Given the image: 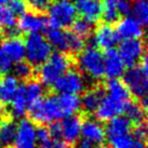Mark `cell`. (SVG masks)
<instances>
[{
  "label": "cell",
  "instance_id": "ee69618b",
  "mask_svg": "<svg viewBox=\"0 0 148 148\" xmlns=\"http://www.w3.org/2000/svg\"><path fill=\"white\" fill-rule=\"evenodd\" d=\"M11 0H0V5H7Z\"/></svg>",
  "mask_w": 148,
  "mask_h": 148
},
{
  "label": "cell",
  "instance_id": "f546056e",
  "mask_svg": "<svg viewBox=\"0 0 148 148\" xmlns=\"http://www.w3.org/2000/svg\"><path fill=\"white\" fill-rule=\"evenodd\" d=\"M133 17L140 24L145 26L148 22V3L147 0H134L132 2Z\"/></svg>",
  "mask_w": 148,
  "mask_h": 148
},
{
  "label": "cell",
  "instance_id": "4dcf8cb0",
  "mask_svg": "<svg viewBox=\"0 0 148 148\" xmlns=\"http://www.w3.org/2000/svg\"><path fill=\"white\" fill-rule=\"evenodd\" d=\"M93 24L94 23H92L89 20L81 16L75 20L71 27H73V32L76 35H78L79 37L84 39V38H88L91 36V34L93 32Z\"/></svg>",
  "mask_w": 148,
  "mask_h": 148
},
{
  "label": "cell",
  "instance_id": "83f0119b",
  "mask_svg": "<svg viewBox=\"0 0 148 148\" xmlns=\"http://www.w3.org/2000/svg\"><path fill=\"white\" fill-rule=\"evenodd\" d=\"M118 0H102V14L101 17L107 24H114L119 21V13L117 10Z\"/></svg>",
  "mask_w": 148,
  "mask_h": 148
},
{
  "label": "cell",
  "instance_id": "836d02e7",
  "mask_svg": "<svg viewBox=\"0 0 148 148\" xmlns=\"http://www.w3.org/2000/svg\"><path fill=\"white\" fill-rule=\"evenodd\" d=\"M53 143L48 127H40L37 129V144L40 148H49Z\"/></svg>",
  "mask_w": 148,
  "mask_h": 148
},
{
  "label": "cell",
  "instance_id": "7dc6e473",
  "mask_svg": "<svg viewBox=\"0 0 148 148\" xmlns=\"http://www.w3.org/2000/svg\"><path fill=\"white\" fill-rule=\"evenodd\" d=\"M0 148H7V147H4L3 145H1V144H0Z\"/></svg>",
  "mask_w": 148,
  "mask_h": 148
},
{
  "label": "cell",
  "instance_id": "7bdbcfd3",
  "mask_svg": "<svg viewBox=\"0 0 148 148\" xmlns=\"http://www.w3.org/2000/svg\"><path fill=\"white\" fill-rule=\"evenodd\" d=\"M136 148H146L144 142H137L136 140Z\"/></svg>",
  "mask_w": 148,
  "mask_h": 148
},
{
  "label": "cell",
  "instance_id": "2e32d148",
  "mask_svg": "<svg viewBox=\"0 0 148 148\" xmlns=\"http://www.w3.org/2000/svg\"><path fill=\"white\" fill-rule=\"evenodd\" d=\"M77 13L92 23H96L101 18L102 4L99 0H74Z\"/></svg>",
  "mask_w": 148,
  "mask_h": 148
},
{
  "label": "cell",
  "instance_id": "74e56055",
  "mask_svg": "<svg viewBox=\"0 0 148 148\" xmlns=\"http://www.w3.org/2000/svg\"><path fill=\"white\" fill-rule=\"evenodd\" d=\"M12 61L3 53V51L0 49V75H5L8 74L13 67Z\"/></svg>",
  "mask_w": 148,
  "mask_h": 148
},
{
  "label": "cell",
  "instance_id": "7c38bea8",
  "mask_svg": "<svg viewBox=\"0 0 148 148\" xmlns=\"http://www.w3.org/2000/svg\"><path fill=\"white\" fill-rule=\"evenodd\" d=\"M125 105L127 103L120 102L118 99H112L105 94L101 101V103L99 104L96 110L94 111L96 119L103 121V122H107L108 120L112 119L114 117L123 114Z\"/></svg>",
  "mask_w": 148,
  "mask_h": 148
},
{
  "label": "cell",
  "instance_id": "484cf974",
  "mask_svg": "<svg viewBox=\"0 0 148 148\" xmlns=\"http://www.w3.org/2000/svg\"><path fill=\"white\" fill-rule=\"evenodd\" d=\"M123 114L125 115L127 119L130 120L131 123H142L145 121L146 117V109L143 108V106L140 103L131 102L129 101L124 107Z\"/></svg>",
  "mask_w": 148,
  "mask_h": 148
},
{
  "label": "cell",
  "instance_id": "cb8c5ba5",
  "mask_svg": "<svg viewBox=\"0 0 148 148\" xmlns=\"http://www.w3.org/2000/svg\"><path fill=\"white\" fill-rule=\"evenodd\" d=\"M10 105H11V114L13 115V117L23 118L26 115V112L28 110L29 103L27 97H26L23 86H18V89H17L14 97L11 101Z\"/></svg>",
  "mask_w": 148,
  "mask_h": 148
},
{
  "label": "cell",
  "instance_id": "8d00e7d4",
  "mask_svg": "<svg viewBox=\"0 0 148 148\" xmlns=\"http://www.w3.org/2000/svg\"><path fill=\"white\" fill-rule=\"evenodd\" d=\"M132 137L137 142H145L147 137V127L144 122L137 123L132 131Z\"/></svg>",
  "mask_w": 148,
  "mask_h": 148
},
{
  "label": "cell",
  "instance_id": "4316f807",
  "mask_svg": "<svg viewBox=\"0 0 148 148\" xmlns=\"http://www.w3.org/2000/svg\"><path fill=\"white\" fill-rule=\"evenodd\" d=\"M16 133V124L12 120H3L0 124V144L4 147L11 146Z\"/></svg>",
  "mask_w": 148,
  "mask_h": 148
},
{
  "label": "cell",
  "instance_id": "b9f144b4",
  "mask_svg": "<svg viewBox=\"0 0 148 148\" xmlns=\"http://www.w3.org/2000/svg\"><path fill=\"white\" fill-rule=\"evenodd\" d=\"M49 148H71L69 144H67L65 142H61V140H53L52 145Z\"/></svg>",
  "mask_w": 148,
  "mask_h": 148
},
{
  "label": "cell",
  "instance_id": "60d3db41",
  "mask_svg": "<svg viewBox=\"0 0 148 148\" xmlns=\"http://www.w3.org/2000/svg\"><path fill=\"white\" fill-rule=\"evenodd\" d=\"M94 145L95 144H93L91 140H86L84 137L76 142V148H94Z\"/></svg>",
  "mask_w": 148,
  "mask_h": 148
},
{
  "label": "cell",
  "instance_id": "f1b7e54d",
  "mask_svg": "<svg viewBox=\"0 0 148 148\" xmlns=\"http://www.w3.org/2000/svg\"><path fill=\"white\" fill-rule=\"evenodd\" d=\"M23 86H24L26 97L28 99L29 106L43 96V93H45L43 84L37 81V80H30L29 79L25 84H23Z\"/></svg>",
  "mask_w": 148,
  "mask_h": 148
},
{
  "label": "cell",
  "instance_id": "6da1fadb",
  "mask_svg": "<svg viewBox=\"0 0 148 148\" xmlns=\"http://www.w3.org/2000/svg\"><path fill=\"white\" fill-rule=\"evenodd\" d=\"M73 61L67 53L52 52L49 58L39 68V79L43 86H53L54 82L70 68Z\"/></svg>",
  "mask_w": 148,
  "mask_h": 148
},
{
  "label": "cell",
  "instance_id": "d6a6232c",
  "mask_svg": "<svg viewBox=\"0 0 148 148\" xmlns=\"http://www.w3.org/2000/svg\"><path fill=\"white\" fill-rule=\"evenodd\" d=\"M13 71H14V76L17 79H22V80H29L32 79L34 75V66H32L27 61H20V62L15 63L13 65Z\"/></svg>",
  "mask_w": 148,
  "mask_h": 148
},
{
  "label": "cell",
  "instance_id": "ab89813d",
  "mask_svg": "<svg viewBox=\"0 0 148 148\" xmlns=\"http://www.w3.org/2000/svg\"><path fill=\"white\" fill-rule=\"evenodd\" d=\"M49 127H48V130H49V133L51 137L55 140H58L60 138H62V125H61V122L56 120V121H53V122H51L49 123Z\"/></svg>",
  "mask_w": 148,
  "mask_h": 148
},
{
  "label": "cell",
  "instance_id": "d4e9b609",
  "mask_svg": "<svg viewBox=\"0 0 148 148\" xmlns=\"http://www.w3.org/2000/svg\"><path fill=\"white\" fill-rule=\"evenodd\" d=\"M58 101L64 117L75 115L81 108V106H80V97L76 94L60 93V95L58 96Z\"/></svg>",
  "mask_w": 148,
  "mask_h": 148
},
{
  "label": "cell",
  "instance_id": "52a82bcc",
  "mask_svg": "<svg viewBox=\"0 0 148 148\" xmlns=\"http://www.w3.org/2000/svg\"><path fill=\"white\" fill-rule=\"evenodd\" d=\"M25 58L32 66H40L52 54V45L40 34H30L24 42Z\"/></svg>",
  "mask_w": 148,
  "mask_h": 148
},
{
  "label": "cell",
  "instance_id": "5bb4252c",
  "mask_svg": "<svg viewBox=\"0 0 148 148\" xmlns=\"http://www.w3.org/2000/svg\"><path fill=\"white\" fill-rule=\"evenodd\" d=\"M104 55V76L108 79H119L125 71V65L118 51L114 48L105 50Z\"/></svg>",
  "mask_w": 148,
  "mask_h": 148
},
{
  "label": "cell",
  "instance_id": "f35d334b",
  "mask_svg": "<svg viewBox=\"0 0 148 148\" xmlns=\"http://www.w3.org/2000/svg\"><path fill=\"white\" fill-rule=\"evenodd\" d=\"M117 10L119 15L127 16L132 13V0H118Z\"/></svg>",
  "mask_w": 148,
  "mask_h": 148
},
{
  "label": "cell",
  "instance_id": "f6af8a7d",
  "mask_svg": "<svg viewBox=\"0 0 148 148\" xmlns=\"http://www.w3.org/2000/svg\"><path fill=\"white\" fill-rule=\"evenodd\" d=\"M95 148H111L110 146H107V145H99V146H97V147Z\"/></svg>",
  "mask_w": 148,
  "mask_h": 148
},
{
  "label": "cell",
  "instance_id": "ba28073f",
  "mask_svg": "<svg viewBox=\"0 0 148 148\" xmlns=\"http://www.w3.org/2000/svg\"><path fill=\"white\" fill-rule=\"evenodd\" d=\"M53 86L58 93L78 95L86 89V80L80 71L69 68L54 82Z\"/></svg>",
  "mask_w": 148,
  "mask_h": 148
},
{
  "label": "cell",
  "instance_id": "d590c367",
  "mask_svg": "<svg viewBox=\"0 0 148 148\" xmlns=\"http://www.w3.org/2000/svg\"><path fill=\"white\" fill-rule=\"evenodd\" d=\"M8 8L11 10V12L16 16L22 15L23 13L27 11V3L25 0H11L8 3Z\"/></svg>",
  "mask_w": 148,
  "mask_h": 148
},
{
  "label": "cell",
  "instance_id": "ffe728a7",
  "mask_svg": "<svg viewBox=\"0 0 148 148\" xmlns=\"http://www.w3.org/2000/svg\"><path fill=\"white\" fill-rule=\"evenodd\" d=\"M18 80L12 75H2L0 77V106L11 103L18 89Z\"/></svg>",
  "mask_w": 148,
  "mask_h": 148
},
{
  "label": "cell",
  "instance_id": "8992f818",
  "mask_svg": "<svg viewBox=\"0 0 148 148\" xmlns=\"http://www.w3.org/2000/svg\"><path fill=\"white\" fill-rule=\"evenodd\" d=\"M78 65L80 70L93 80L104 77V55L94 45L84 47L79 53Z\"/></svg>",
  "mask_w": 148,
  "mask_h": 148
},
{
  "label": "cell",
  "instance_id": "1f68e13d",
  "mask_svg": "<svg viewBox=\"0 0 148 148\" xmlns=\"http://www.w3.org/2000/svg\"><path fill=\"white\" fill-rule=\"evenodd\" d=\"M16 27V17L5 5H0V28L9 30Z\"/></svg>",
  "mask_w": 148,
  "mask_h": 148
},
{
  "label": "cell",
  "instance_id": "30bf717a",
  "mask_svg": "<svg viewBox=\"0 0 148 148\" xmlns=\"http://www.w3.org/2000/svg\"><path fill=\"white\" fill-rule=\"evenodd\" d=\"M13 148H38L37 127L32 120L22 119L16 124Z\"/></svg>",
  "mask_w": 148,
  "mask_h": 148
},
{
  "label": "cell",
  "instance_id": "5b68a950",
  "mask_svg": "<svg viewBox=\"0 0 148 148\" xmlns=\"http://www.w3.org/2000/svg\"><path fill=\"white\" fill-rule=\"evenodd\" d=\"M48 27L68 28L77 18V11L71 0H55L48 8Z\"/></svg>",
  "mask_w": 148,
  "mask_h": 148
},
{
  "label": "cell",
  "instance_id": "7a4b0ae2",
  "mask_svg": "<svg viewBox=\"0 0 148 148\" xmlns=\"http://www.w3.org/2000/svg\"><path fill=\"white\" fill-rule=\"evenodd\" d=\"M28 111L32 120L39 124H49L64 118L58 96L55 95H49L45 97L42 96L28 107Z\"/></svg>",
  "mask_w": 148,
  "mask_h": 148
},
{
  "label": "cell",
  "instance_id": "9a60e30c",
  "mask_svg": "<svg viewBox=\"0 0 148 148\" xmlns=\"http://www.w3.org/2000/svg\"><path fill=\"white\" fill-rule=\"evenodd\" d=\"M62 125V138L67 144H75L81 136V125L82 119L78 115L67 116L63 118L61 122Z\"/></svg>",
  "mask_w": 148,
  "mask_h": 148
},
{
  "label": "cell",
  "instance_id": "3957f363",
  "mask_svg": "<svg viewBox=\"0 0 148 148\" xmlns=\"http://www.w3.org/2000/svg\"><path fill=\"white\" fill-rule=\"evenodd\" d=\"M132 123L125 116H117L107 121L105 134L111 148H125L134 142L131 135Z\"/></svg>",
  "mask_w": 148,
  "mask_h": 148
},
{
  "label": "cell",
  "instance_id": "8fae6325",
  "mask_svg": "<svg viewBox=\"0 0 148 148\" xmlns=\"http://www.w3.org/2000/svg\"><path fill=\"white\" fill-rule=\"evenodd\" d=\"M16 25L17 29L24 34H40L48 27V20L45 18L41 13L26 11L20 15Z\"/></svg>",
  "mask_w": 148,
  "mask_h": 148
},
{
  "label": "cell",
  "instance_id": "277c9868",
  "mask_svg": "<svg viewBox=\"0 0 148 148\" xmlns=\"http://www.w3.org/2000/svg\"><path fill=\"white\" fill-rule=\"evenodd\" d=\"M123 82L131 95L142 99L148 92V67L146 55L143 56L140 64L131 66L123 74Z\"/></svg>",
  "mask_w": 148,
  "mask_h": 148
},
{
  "label": "cell",
  "instance_id": "ac0fdd59",
  "mask_svg": "<svg viewBox=\"0 0 148 148\" xmlns=\"http://www.w3.org/2000/svg\"><path fill=\"white\" fill-rule=\"evenodd\" d=\"M94 42L99 48L108 50L114 48L118 42V37L116 35L115 28L111 24H101L94 32Z\"/></svg>",
  "mask_w": 148,
  "mask_h": 148
},
{
  "label": "cell",
  "instance_id": "d6986e66",
  "mask_svg": "<svg viewBox=\"0 0 148 148\" xmlns=\"http://www.w3.org/2000/svg\"><path fill=\"white\" fill-rule=\"evenodd\" d=\"M0 49L12 61L13 64L23 61L25 58L24 41L18 37H8V39L1 42Z\"/></svg>",
  "mask_w": 148,
  "mask_h": 148
},
{
  "label": "cell",
  "instance_id": "7402d4cb",
  "mask_svg": "<svg viewBox=\"0 0 148 148\" xmlns=\"http://www.w3.org/2000/svg\"><path fill=\"white\" fill-rule=\"evenodd\" d=\"M105 95L104 88L95 86L90 90L84 91L82 96L80 97V106L86 112H94Z\"/></svg>",
  "mask_w": 148,
  "mask_h": 148
},
{
  "label": "cell",
  "instance_id": "9c48e42d",
  "mask_svg": "<svg viewBox=\"0 0 148 148\" xmlns=\"http://www.w3.org/2000/svg\"><path fill=\"white\" fill-rule=\"evenodd\" d=\"M118 53L123 61L124 65L129 67L134 66L140 63L145 55V43L142 38L121 40Z\"/></svg>",
  "mask_w": 148,
  "mask_h": 148
},
{
  "label": "cell",
  "instance_id": "44dd1931",
  "mask_svg": "<svg viewBox=\"0 0 148 148\" xmlns=\"http://www.w3.org/2000/svg\"><path fill=\"white\" fill-rule=\"evenodd\" d=\"M45 32H47V40L50 42V45L60 52L68 53L70 32L64 30L62 28H52V27H47Z\"/></svg>",
  "mask_w": 148,
  "mask_h": 148
},
{
  "label": "cell",
  "instance_id": "bcb514c9",
  "mask_svg": "<svg viewBox=\"0 0 148 148\" xmlns=\"http://www.w3.org/2000/svg\"><path fill=\"white\" fill-rule=\"evenodd\" d=\"M1 37H2V33H1V30H0V40H1Z\"/></svg>",
  "mask_w": 148,
  "mask_h": 148
},
{
  "label": "cell",
  "instance_id": "e575fe53",
  "mask_svg": "<svg viewBox=\"0 0 148 148\" xmlns=\"http://www.w3.org/2000/svg\"><path fill=\"white\" fill-rule=\"evenodd\" d=\"M52 1L53 0H27V5L30 7L34 12L43 13L48 10Z\"/></svg>",
  "mask_w": 148,
  "mask_h": 148
},
{
  "label": "cell",
  "instance_id": "603a6c76",
  "mask_svg": "<svg viewBox=\"0 0 148 148\" xmlns=\"http://www.w3.org/2000/svg\"><path fill=\"white\" fill-rule=\"evenodd\" d=\"M104 90L106 95L120 102L127 103L129 101H131V93L129 92L123 81H121L120 79H108Z\"/></svg>",
  "mask_w": 148,
  "mask_h": 148
},
{
  "label": "cell",
  "instance_id": "e0dca14e",
  "mask_svg": "<svg viewBox=\"0 0 148 148\" xmlns=\"http://www.w3.org/2000/svg\"><path fill=\"white\" fill-rule=\"evenodd\" d=\"M81 136L93 144H102L106 138L105 127L97 119H86L81 125Z\"/></svg>",
  "mask_w": 148,
  "mask_h": 148
},
{
  "label": "cell",
  "instance_id": "4fadbf2b",
  "mask_svg": "<svg viewBox=\"0 0 148 148\" xmlns=\"http://www.w3.org/2000/svg\"><path fill=\"white\" fill-rule=\"evenodd\" d=\"M118 40L142 38L144 36V26L138 23L133 16H124L122 20L117 21L115 28Z\"/></svg>",
  "mask_w": 148,
  "mask_h": 148
}]
</instances>
